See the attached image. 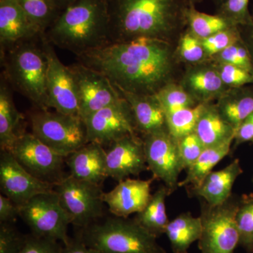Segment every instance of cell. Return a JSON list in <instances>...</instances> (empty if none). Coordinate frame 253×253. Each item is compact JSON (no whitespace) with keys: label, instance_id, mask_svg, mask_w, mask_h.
<instances>
[{"label":"cell","instance_id":"1","mask_svg":"<svg viewBox=\"0 0 253 253\" xmlns=\"http://www.w3.org/2000/svg\"><path fill=\"white\" fill-rule=\"evenodd\" d=\"M77 60L104 74L118 90L155 95L172 82L174 53L170 42L165 40L139 38L111 42Z\"/></svg>","mask_w":253,"mask_h":253},{"label":"cell","instance_id":"2","mask_svg":"<svg viewBox=\"0 0 253 253\" xmlns=\"http://www.w3.org/2000/svg\"><path fill=\"white\" fill-rule=\"evenodd\" d=\"M187 0H109L111 42L139 38L169 41L186 25Z\"/></svg>","mask_w":253,"mask_h":253},{"label":"cell","instance_id":"3","mask_svg":"<svg viewBox=\"0 0 253 253\" xmlns=\"http://www.w3.org/2000/svg\"><path fill=\"white\" fill-rule=\"evenodd\" d=\"M42 35L53 46L76 56L109 44V0H77Z\"/></svg>","mask_w":253,"mask_h":253},{"label":"cell","instance_id":"4","mask_svg":"<svg viewBox=\"0 0 253 253\" xmlns=\"http://www.w3.org/2000/svg\"><path fill=\"white\" fill-rule=\"evenodd\" d=\"M5 81L38 109H49L46 93L47 61L41 36L1 49Z\"/></svg>","mask_w":253,"mask_h":253},{"label":"cell","instance_id":"5","mask_svg":"<svg viewBox=\"0 0 253 253\" xmlns=\"http://www.w3.org/2000/svg\"><path fill=\"white\" fill-rule=\"evenodd\" d=\"M79 231L84 242L101 253H167L134 219L113 216Z\"/></svg>","mask_w":253,"mask_h":253},{"label":"cell","instance_id":"6","mask_svg":"<svg viewBox=\"0 0 253 253\" xmlns=\"http://www.w3.org/2000/svg\"><path fill=\"white\" fill-rule=\"evenodd\" d=\"M241 197L233 194L218 206H211L199 199L202 232L198 241L201 253H234L239 246L236 215Z\"/></svg>","mask_w":253,"mask_h":253},{"label":"cell","instance_id":"7","mask_svg":"<svg viewBox=\"0 0 253 253\" xmlns=\"http://www.w3.org/2000/svg\"><path fill=\"white\" fill-rule=\"evenodd\" d=\"M29 119L32 133L66 158L89 142L85 123L80 116L37 109Z\"/></svg>","mask_w":253,"mask_h":253},{"label":"cell","instance_id":"8","mask_svg":"<svg viewBox=\"0 0 253 253\" xmlns=\"http://www.w3.org/2000/svg\"><path fill=\"white\" fill-rule=\"evenodd\" d=\"M55 191L71 224L78 229H84L104 217V192L101 185L68 175L56 183Z\"/></svg>","mask_w":253,"mask_h":253},{"label":"cell","instance_id":"9","mask_svg":"<svg viewBox=\"0 0 253 253\" xmlns=\"http://www.w3.org/2000/svg\"><path fill=\"white\" fill-rule=\"evenodd\" d=\"M19 208V217L27 224L31 234L62 243L69 242L67 212L60 202L56 191L37 195Z\"/></svg>","mask_w":253,"mask_h":253},{"label":"cell","instance_id":"10","mask_svg":"<svg viewBox=\"0 0 253 253\" xmlns=\"http://www.w3.org/2000/svg\"><path fill=\"white\" fill-rule=\"evenodd\" d=\"M142 137L149 170L154 179L163 181L172 194L179 188V176L185 169L179 154L177 140L168 129Z\"/></svg>","mask_w":253,"mask_h":253},{"label":"cell","instance_id":"11","mask_svg":"<svg viewBox=\"0 0 253 253\" xmlns=\"http://www.w3.org/2000/svg\"><path fill=\"white\" fill-rule=\"evenodd\" d=\"M9 152L28 172L38 179L56 184L62 174L66 158L40 140L33 133H23Z\"/></svg>","mask_w":253,"mask_h":253},{"label":"cell","instance_id":"12","mask_svg":"<svg viewBox=\"0 0 253 253\" xmlns=\"http://www.w3.org/2000/svg\"><path fill=\"white\" fill-rule=\"evenodd\" d=\"M72 73L79 101V116L85 121L91 115L122 99L109 78L77 62L68 66Z\"/></svg>","mask_w":253,"mask_h":253},{"label":"cell","instance_id":"13","mask_svg":"<svg viewBox=\"0 0 253 253\" xmlns=\"http://www.w3.org/2000/svg\"><path fill=\"white\" fill-rule=\"evenodd\" d=\"M84 123L88 141L104 147L125 136L139 134L130 106L123 97L91 115Z\"/></svg>","mask_w":253,"mask_h":253},{"label":"cell","instance_id":"14","mask_svg":"<svg viewBox=\"0 0 253 253\" xmlns=\"http://www.w3.org/2000/svg\"><path fill=\"white\" fill-rule=\"evenodd\" d=\"M42 42L47 61L48 107L63 114L79 116L77 89L71 70L61 63L52 44L46 41L43 35Z\"/></svg>","mask_w":253,"mask_h":253},{"label":"cell","instance_id":"15","mask_svg":"<svg viewBox=\"0 0 253 253\" xmlns=\"http://www.w3.org/2000/svg\"><path fill=\"white\" fill-rule=\"evenodd\" d=\"M53 183L38 179L28 172L9 151L0 155V189L17 207L37 195L54 191Z\"/></svg>","mask_w":253,"mask_h":253},{"label":"cell","instance_id":"16","mask_svg":"<svg viewBox=\"0 0 253 253\" xmlns=\"http://www.w3.org/2000/svg\"><path fill=\"white\" fill-rule=\"evenodd\" d=\"M146 170H149V168L141 136H125L110 145L106 151L108 177L119 182Z\"/></svg>","mask_w":253,"mask_h":253},{"label":"cell","instance_id":"17","mask_svg":"<svg viewBox=\"0 0 253 253\" xmlns=\"http://www.w3.org/2000/svg\"><path fill=\"white\" fill-rule=\"evenodd\" d=\"M154 178L142 179L126 178L119 181L114 189L104 193V201L115 217L128 218L141 212L147 206L152 194L151 186Z\"/></svg>","mask_w":253,"mask_h":253},{"label":"cell","instance_id":"18","mask_svg":"<svg viewBox=\"0 0 253 253\" xmlns=\"http://www.w3.org/2000/svg\"><path fill=\"white\" fill-rule=\"evenodd\" d=\"M180 84L199 104L212 103L230 89L221 80L213 61L191 65Z\"/></svg>","mask_w":253,"mask_h":253},{"label":"cell","instance_id":"19","mask_svg":"<svg viewBox=\"0 0 253 253\" xmlns=\"http://www.w3.org/2000/svg\"><path fill=\"white\" fill-rule=\"evenodd\" d=\"M17 0H0V44L6 49L41 36Z\"/></svg>","mask_w":253,"mask_h":253},{"label":"cell","instance_id":"20","mask_svg":"<svg viewBox=\"0 0 253 253\" xmlns=\"http://www.w3.org/2000/svg\"><path fill=\"white\" fill-rule=\"evenodd\" d=\"M242 173L239 159H235L220 170L212 171L199 186L186 190L190 197L204 200L211 206H218L230 198L234 183Z\"/></svg>","mask_w":253,"mask_h":253},{"label":"cell","instance_id":"21","mask_svg":"<svg viewBox=\"0 0 253 253\" xmlns=\"http://www.w3.org/2000/svg\"><path fill=\"white\" fill-rule=\"evenodd\" d=\"M70 175L101 185L108 177L106 151L101 144L88 142L66 158Z\"/></svg>","mask_w":253,"mask_h":253},{"label":"cell","instance_id":"22","mask_svg":"<svg viewBox=\"0 0 253 253\" xmlns=\"http://www.w3.org/2000/svg\"><path fill=\"white\" fill-rule=\"evenodd\" d=\"M118 91L130 106L136 129L141 136L167 129L166 113L156 94H137Z\"/></svg>","mask_w":253,"mask_h":253},{"label":"cell","instance_id":"23","mask_svg":"<svg viewBox=\"0 0 253 253\" xmlns=\"http://www.w3.org/2000/svg\"><path fill=\"white\" fill-rule=\"evenodd\" d=\"M194 132L205 147L208 148L232 143L236 129L221 116L216 104L208 103L200 116Z\"/></svg>","mask_w":253,"mask_h":253},{"label":"cell","instance_id":"24","mask_svg":"<svg viewBox=\"0 0 253 253\" xmlns=\"http://www.w3.org/2000/svg\"><path fill=\"white\" fill-rule=\"evenodd\" d=\"M22 114L15 106L6 81L1 78L0 84V148L9 151L15 141L25 132L22 130Z\"/></svg>","mask_w":253,"mask_h":253},{"label":"cell","instance_id":"25","mask_svg":"<svg viewBox=\"0 0 253 253\" xmlns=\"http://www.w3.org/2000/svg\"><path fill=\"white\" fill-rule=\"evenodd\" d=\"M221 116L237 129L241 123L253 113V86L230 88L217 100Z\"/></svg>","mask_w":253,"mask_h":253},{"label":"cell","instance_id":"26","mask_svg":"<svg viewBox=\"0 0 253 253\" xmlns=\"http://www.w3.org/2000/svg\"><path fill=\"white\" fill-rule=\"evenodd\" d=\"M202 232L201 217L184 212L168 223L167 235L173 253H188L191 245L199 241Z\"/></svg>","mask_w":253,"mask_h":253},{"label":"cell","instance_id":"27","mask_svg":"<svg viewBox=\"0 0 253 253\" xmlns=\"http://www.w3.org/2000/svg\"><path fill=\"white\" fill-rule=\"evenodd\" d=\"M169 195L168 188L163 184L152 194L147 206L134 218L136 222L156 238L166 234L169 221L166 205V198Z\"/></svg>","mask_w":253,"mask_h":253},{"label":"cell","instance_id":"28","mask_svg":"<svg viewBox=\"0 0 253 253\" xmlns=\"http://www.w3.org/2000/svg\"><path fill=\"white\" fill-rule=\"evenodd\" d=\"M232 143L205 149L204 152L187 169L184 180L179 181V187H196L201 184L213 168L231 152Z\"/></svg>","mask_w":253,"mask_h":253},{"label":"cell","instance_id":"29","mask_svg":"<svg viewBox=\"0 0 253 253\" xmlns=\"http://www.w3.org/2000/svg\"><path fill=\"white\" fill-rule=\"evenodd\" d=\"M185 18L186 25L189 27L188 30L201 40L218 32L238 26L220 15L201 12L195 8V5L190 3L186 9Z\"/></svg>","mask_w":253,"mask_h":253},{"label":"cell","instance_id":"30","mask_svg":"<svg viewBox=\"0 0 253 253\" xmlns=\"http://www.w3.org/2000/svg\"><path fill=\"white\" fill-rule=\"evenodd\" d=\"M206 104H200L194 107L178 110L166 114V126L169 134L178 140L194 132Z\"/></svg>","mask_w":253,"mask_h":253},{"label":"cell","instance_id":"31","mask_svg":"<svg viewBox=\"0 0 253 253\" xmlns=\"http://www.w3.org/2000/svg\"><path fill=\"white\" fill-rule=\"evenodd\" d=\"M32 23L44 34L61 14L51 0H17Z\"/></svg>","mask_w":253,"mask_h":253},{"label":"cell","instance_id":"32","mask_svg":"<svg viewBox=\"0 0 253 253\" xmlns=\"http://www.w3.org/2000/svg\"><path fill=\"white\" fill-rule=\"evenodd\" d=\"M156 96L166 114L178 110L194 107L200 104L181 84H176L173 82L163 86Z\"/></svg>","mask_w":253,"mask_h":253},{"label":"cell","instance_id":"33","mask_svg":"<svg viewBox=\"0 0 253 253\" xmlns=\"http://www.w3.org/2000/svg\"><path fill=\"white\" fill-rule=\"evenodd\" d=\"M241 246L247 253H253V194L241 196L236 215Z\"/></svg>","mask_w":253,"mask_h":253},{"label":"cell","instance_id":"34","mask_svg":"<svg viewBox=\"0 0 253 253\" xmlns=\"http://www.w3.org/2000/svg\"><path fill=\"white\" fill-rule=\"evenodd\" d=\"M177 54L181 61L191 65L199 64L210 60L201 40L189 30L181 36Z\"/></svg>","mask_w":253,"mask_h":253},{"label":"cell","instance_id":"35","mask_svg":"<svg viewBox=\"0 0 253 253\" xmlns=\"http://www.w3.org/2000/svg\"><path fill=\"white\" fill-rule=\"evenodd\" d=\"M243 38V37H242ZM215 63L233 65L253 74V62L244 40L238 42L211 59Z\"/></svg>","mask_w":253,"mask_h":253},{"label":"cell","instance_id":"36","mask_svg":"<svg viewBox=\"0 0 253 253\" xmlns=\"http://www.w3.org/2000/svg\"><path fill=\"white\" fill-rule=\"evenodd\" d=\"M242 40L240 26H234L229 29L218 32L212 36L201 40V42L208 58L211 60V58L219 54L223 50Z\"/></svg>","mask_w":253,"mask_h":253},{"label":"cell","instance_id":"37","mask_svg":"<svg viewBox=\"0 0 253 253\" xmlns=\"http://www.w3.org/2000/svg\"><path fill=\"white\" fill-rule=\"evenodd\" d=\"M249 4V0H225L219 5L217 14L240 27L251 26L253 21Z\"/></svg>","mask_w":253,"mask_h":253},{"label":"cell","instance_id":"38","mask_svg":"<svg viewBox=\"0 0 253 253\" xmlns=\"http://www.w3.org/2000/svg\"><path fill=\"white\" fill-rule=\"evenodd\" d=\"M26 235L16 229L14 223H0V253H20Z\"/></svg>","mask_w":253,"mask_h":253},{"label":"cell","instance_id":"39","mask_svg":"<svg viewBox=\"0 0 253 253\" xmlns=\"http://www.w3.org/2000/svg\"><path fill=\"white\" fill-rule=\"evenodd\" d=\"M214 63L221 80L228 87L238 88L246 84H253V73L244 68L224 63Z\"/></svg>","mask_w":253,"mask_h":253},{"label":"cell","instance_id":"40","mask_svg":"<svg viewBox=\"0 0 253 253\" xmlns=\"http://www.w3.org/2000/svg\"><path fill=\"white\" fill-rule=\"evenodd\" d=\"M177 144L181 161L186 170L206 149L202 141L194 131L178 139Z\"/></svg>","mask_w":253,"mask_h":253},{"label":"cell","instance_id":"41","mask_svg":"<svg viewBox=\"0 0 253 253\" xmlns=\"http://www.w3.org/2000/svg\"><path fill=\"white\" fill-rule=\"evenodd\" d=\"M62 243L31 234L26 235V242L20 253H62Z\"/></svg>","mask_w":253,"mask_h":253},{"label":"cell","instance_id":"42","mask_svg":"<svg viewBox=\"0 0 253 253\" xmlns=\"http://www.w3.org/2000/svg\"><path fill=\"white\" fill-rule=\"evenodd\" d=\"M19 216V208L4 195H0V223H14Z\"/></svg>","mask_w":253,"mask_h":253},{"label":"cell","instance_id":"43","mask_svg":"<svg viewBox=\"0 0 253 253\" xmlns=\"http://www.w3.org/2000/svg\"><path fill=\"white\" fill-rule=\"evenodd\" d=\"M234 141L235 148L245 143L253 144V113L244 120L237 128Z\"/></svg>","mask_w":253,"mask_h":253},{"label":"cell","instance_id":"44","mask_svg":"<svg viewBox=\"0 0 253 253\" xmlns=\"http://www.w3.org/2000/svg\"><path fill=\"white\" fill-rule=\"evenodd\" d=\"M62 253H101L93 248L89 247L84 242L81 236L76 235L73 239H70L68 244L63 246Z\"/></svg>","mask_w":253,"mask_h":253},{"label":"cell","instance_id":"45","mask_svg":"<svg viewBox=\"0 0 253 253\" xmlns=\"http://www.w3.org/2000/svg\"><path fill=\"white\" fill-rule=\"evenodd\" d=\"M246 28V34L244 40L245 44L247 46L248 49L249 50L250 54H251V58H252L253 62V25L248 26H243Z\"/></svg>","mask_w":253,"mask_h":253},{"label":"cell","instance_id":"46","mask_svg":"<svg viewBox=\"0 0 253 253\" xmlns=\"http://www.w3.org/2000/svg\"><path fill=\"white\" fill-rule=\"evenodd\" d=\"M77 0H51L53 4L56 9L60 13L62 12L65 9H67L68 6L76 2Z\"/></svg>","mask_w":253,"mask_h":253},{"label":"cell","instance_id":"47","mask_svg":"<svg viewBox=\"0 0 253 253\" xmlns=\"http://www.w3.org/2000/svg\"><path fill=\"white\" fill-rule=\"evenodd\" d=\"M187 1H189L190 4L195 5L196 4V3L199 2V1H201V0H187Z\"/></svg>","mask_w":253,"mask_h":253},{"label":"cell","instance_id":"48","mask_svg":"<svg viewBox=\"0 0 253 253\" xmlns=\"http://www.w3.org/2000/svg\"><path fill=\"white\" fill-rule=\"evenodd\" d=\"M213 1H215L216 3H217V4L220 5L221 3L224 2L225 0H213Z\"/></svg>","mask_w":253,"mask_h":253},{"label":"cell","instance_id":"49","mask_svg":"<svg viewBox=\"0 0 253 253\" xmlns=\"http://www.w3.org/2000/svg\"><path fill=\"white\" fill-rule=\"evenodd\" d=\"M252 182H253V177H252Z\"/></svg>","mask_w":253,"mask_h":253},{"label":"cell","instance_id":"50","mask_svg":"<svg viewBox=\"0 0 253 253\" xmlns=\"http://www.w3.org/2000/svg\"><path fill=\"white\" fill-rule=\"evenodd\" d=\"M252 17H253V14H252Z\"/></svg>","mask_w":253,"mask_h":253}]
</instances>
